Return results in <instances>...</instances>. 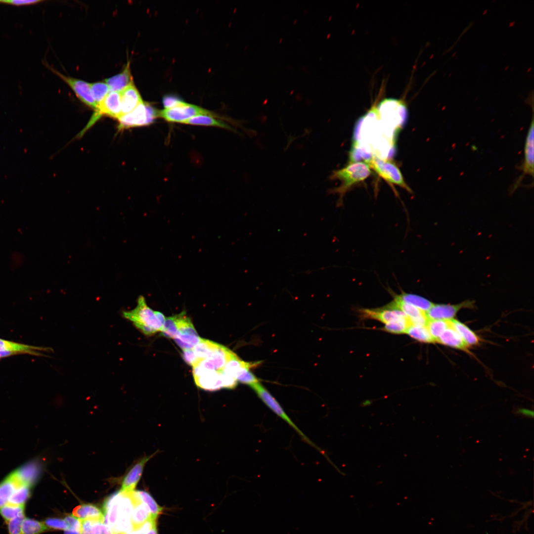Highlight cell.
I'll return each mask as SVG.
<instances>
[{"instance_id": "1", "label": "cell", "mask_w": 534, "mask_h": 534, "mask_svg": "<svg viewBox=\"0 0 534 534\" xmlns=\"http://www.w3.org/2000/svg\"><path fill=\"white\" fill-rule=\"evenodd\" d=\"M122 314L146 336H152L161 330L163 324L156 316L155 311L147 305L143 296L138 298L137 305L134 309L123 311Z\"/></svg>"}, {"instance_id": "2", "label": "cell", "mask_w": 534, "mask_h": 534, "mask_svg": "<svg viewBox=\"0 0 534 534\" xmlns=\"http://www.w3.org/2000/svg\"><path fill=\"white\" fill-rule=\"evenodd\" d=\"M371 174L370 166L367 163L356 162L352 163L345 167L333 172L330 178L339 179L341 181L340 186L330 190L332 193L339 195L338 205H341L342 199L346 192L353 185L362 181Z\"/></svg>"}, {"instance_id": "3", "label": "cell", "mask_w": 534, "mask_h": 534, "mask_svg": "<svg viewBox=\"0 0 534 534\" xmlns=\"http://www.w3.org/2000/svg\"><path fill=\"white\" fill-rule=\"evenodd\" d=\"M159 117V111L148 103L141 102L133 111L118 119L119 130L145 126L153 123Z\"/></svg>"}, {"instance_id": "4", "label": "cell", "mask_w": 534, "mask_h": 534, "mask_svg": "<svg viewBox=\"0 0 534 534\" xmlns=\"http://www.w3.org/2000/svg\"><path fill=\"white\" fill-rule=\"evenodd\" d=\"M250 387L254 391L263 402L274 413L281 418L293 428L304 441L317 448L321 453H322V454L324 455L326 457H327V455L325 454L324 451H322L319 448L316 447V445L312 443V442L295 425L289 416L286 414L279 403L265 387L259 382L254 384Z\"/></svg>"}, {"instance_id": "5", "label": "cell", "mask_w": 534, "mask_h": 534, "mask_svg": "<svg viewBox=\"0 0 534 534\" xmlns=\"http://www.w3.org/2000/svg\"><path fill=\"white\" fill-rule=\"evenodd\" d=\"M367 162L369 166L385 180L411 192V190L404 181L400 171L394 163L376 156L371 158Z\"/></svg>"}, {"instance_id": "6", "label": "cell", "mask_w": 534, "mask_h": 534, "mask_svg": "<svg viewBox=\"0 0 534 534\" xmlns=\"http://www.w3.org/2000/svg\"><path fill=\"white\" fill-rule=\"evenodd\" d=\"M199 115L215 116L210 111L198 106L184 102L176 107L159 111V117L171 123H183L189 119Z\"/></svg>"}, {"instance_id": "7", "label": "cell", "mask_w": 534, "mask_h": 534, "mask_svg": "<svg viewBox=\"0 0 534 534\" xmlns=\"http://www.w3.org/2000/svg\"><path fill=\"white\" fill-rule=\"evenodd\" d=\"M174 339L182 350L193 349L202 339L185 312L178 314V331Z\"/></svg>"}, {"instance_id": "8", "label": "cell", "mask_w": 534, "mask_h": 534, "mask_svg": "<svg viewBox=\"0 0 534 534\" xmlns=\"http://www.w3.org/2000/svg\"><path fill=\"white\" fill-rule=\"evenodd\" d=\"M237 356L228 348L221 345L219 350L212 356L201 361L197 366L193 367V377L210 371H218L223 370L226 364Z\"/></svg>"}, {"instance_id": "9", "label": "cell", "mask_w": 534, "mask_h": 534, "mask_svg": "<svg viewBox=\"0 0 534 534\" xmlns=\"http://www.w3.org/2000/svg\"><path fill=\"white\" fill-rule=\"evenodd\" d=\"M106 115L118 119L121 115L120 92L110 91L98 105L94 114L89 123L88 128L94 124L101 116Z\"/></svg>"}, {"instance_id": "10", "label": "cell", "mask_w": 534, "mask_h": 534, "mask_svg": "<svg viewBox=\"0 0 534 534\" xmlns=\"http://www.w3.org/2000/svg\"><path fill=\"white\" fill-rule=\"evenodd\" d=\"M534 118L533 117L531 125L530 126L527 135L526 136L524 147V159L522 165L519 168L522 172V175L519 177L517 180L512 186L513 192L516 190L520 184L525 176L529 175L532 178L534 177Z\"/></svg>"}, {"instance_id": "11", "label": "cell", "mask_w": 534, "mask_h": 534, "mask_svg": "<svg viewBox=\"0 0 534 534\" xmlns=\"http://www.w3.org/2000/svg\"><path fill=\"white\" fill-rule=\"evenodd\" d=\"M48 66V65H47ZM50 70L63 80L75 93L77 97L88 106L96 110L97 105L90 91L89 83L84 81L66 76L48 66Z\"/></svg>"}, {"instance_id": "12", "label": "cell", "mask_w": 534, "mask_h": 534, "mask_svg": "<svg viewBox=\"0 0 534 534\" xmlns=\"http://www.w3.org/2000/svg\"><path fill=\"white\" fill-rule=\"evenodd\" d=\"M157 452L143 457L130 468L123 479L121 491L129 492L134 490L141 478L145 464Z\"/></svg>"}, {"instance_id": "13", "label": "cell", "mask_w": 534, "mask_h": 534, "mask_svg": "<svg viewBox=\"0 0 534 534\" xmlns=\"http://www.w3.org/2000/svg\"><path fill=\"white\" fill-rule=\"evenodd\" d=\"M472 303L466 301L457 305L434 304L426 315L428 319L451 320L461 309L471 307Z\"/></svg>"}, {"instance_id": "14", "label": "cell", "mask_w": 534, "mask_h": 534, "mask_svg": "<svg viewBox=\"0 0 534 534\" xmlns=\"http://www.w3.org/2000/svg\"><path fill=\"white\" fill-rule=\"evenodd\" d=\"M24 485L32 487L19 476L16 470L13 471L1 481L0 482V508L8 503L16 490Z\"/></svg>"}, {"instance_id": "15", "label": "cell", "mask_w": 534, "mask_h": 534, "mask_svg": "<svg viewBox=\"0 0 534 534\" xmlns=\"http://www.w3.org/2000/svg\"><path fill=\"white\" fill-rule=\"evenodd\" d=\"M131 493L134 504L131 522L134 530L153 518L147 506L142 501L137 491L133 490Z\"/></svg>"}, {"instance_id": "16", "label": "cell", "mask_w": 534, "mask_h": 534, "mask_svg": "<svg viewBox=\"0 0 534 534\" xmlns=\"http://www.w3.org/2000/svg\"><path fill=\"white\" fill-rule=\"evenodd\" d=\"M120 92L121 115L133 111L143 101L141 95L134 83L129 85Z\"/></svg>"}, {"instance_id": "17", "label": "cell", "mask_w": 534, "mask_h": 534, "mask_svg": "<svg viewBox=\"0 0 534 534\" xmlns=\"http://www.w3.org/2000/svg\"><path fill=\"white\" fill-rule=\"evenodd\" d=\"M222 370L206 372L198 376L194 377L196 385L201 389L210 391L224 388Z\"/></svg>"}, {"instance_id": "18", "label": "cell", "mask_w": 534, "mask_h": 534, "mask_svg": "<svg viewBox=\"0 0 534 534\" xmlns=\"http://www.w3.org/2000/svg\"><path fill=\"white\" fill-rule=\"evenodd\" d=\"M363 316L379 320L387 324L397 319L405 317L406 315L399 310L396 309H383L379 310H363Z\"/></svg>"}, {"instance_id": "19", "label": "cell", "mask_w": 534, "mask_h": 534, "mask_svg": "<svg viewBox=\"0 0 534 534\" xmlns=\"http://www.w3.org/2000/svg\"><path fill=\"white\" fill-rule=\"evenodd\" d=\"M110 91L121 92L133 83L130 70V62H128L124 70L118 74L105 80Z\"/></svg>"}, {"instance_id": "20", "label": "cell", "mask_w": 534, "mask_h": 534, "mask_svg": "<svg viewBox=\"0 0 534 534\" xmlns=\"http://www.w3.org/2000/svg\"><path fill=\"white\" fill-rule=\"evenodd\" d=\"M436 342L463 351H466L469 347L459 334L453 328L451 324L439 337Z\"/></svg>"}, {"instance_id": "21", "label": "cell", "mask_w": 534, "mask_h": 534, "mask_svg": "<svg viewBox=\"0 0 534 534\" xmlns=\"http://www.w3.org/2000/svg\"><path fill=\"white\" fill-rule=\"evenodd\" d=\"M72 515L80 519H91L104 523V516L99 508L91 504H83L76 506Z\"/></svg>"}, {"instance_id": "22", "label": "cell", "mask_w": 534, "mask_h": 534, "mask_svg": "<svg viewBox=\"0 0 534 534\" xmlns=\"http://www.w3.org/2000/svg\"><path fill=\"white\" fill-rule=\"evenodd\" d=\"M390 308L396 309L403 312L409 319L426 316V312L416 307L406 303L395 295L394 301L388 306Z\"/></svg>"}, {"instance_id": "23", "label": "cell", "mask_w": 534, "mask_h": 534, "mask_svg": "<svg viewBox=\"0 0 534 534\" xmlns=\"http://www.w3.org/2000/svg\"><path fill=\"white\" fill-rule=\"evenodd\" d=\"M214 116L210 115H199L189 119L182 124L217 127L228 130H233L228 124L222 120L215 118Z\"/></svg>"}, {"instance_id": "24", "label": "cell", "mask_w": 534, "mask_h": 534, "mask_svg": "<svg viewBox=\"0 0 534 534\" xmlns=\"http://www.w3.org/2000/svg\"><path fill=\"white\" fill-rule=\"evenodd\" d=\"M450 322L453 328L459 334L468 347L479 343L480 340L478 336L468 327L455 319H451Z\"/></svg>"}, {"instance_id": "25", "label": "cell", "mask_w": 534, "mask_h": 534, "mask_svg": "<svg viewBox=\"0 0 534 534\" xmlns=\"http://www.w3.org/2000/svg\"><path fill=\"white\" fill-rule=\"evenodd\" d=\"M221 345L213 341L202 339L193 348L196 355L201 361L210 357L220 348Z\"/></svg>"}, {"instance_id": "26", "label": "cell", "mask_w": 534, "mask_h": 534, "mask_svg": "<svg viewBox=\"0 0 534 534\" xmlns=\"http://www.w3.org/2000/svg\"><path fill=\"white\" fill-rule=\"evenodd\" d=\"M47 349L26 345L0 339V351H10L16 354L20 353L39 355L36 350H47Z\"/></svg>"}, {"instance_id": "27", "label": "cell", "mask_w": 534, "mask_h": 534, "mask_svg": "<svg viewBox=\"0 0 534 534\" xmlns=\"http://www.w3.org/2000/svg\"><path fill=\"white\" fill-rule=\"evenodd\" d=\"M397 296L403 301L416 307L425 312L434 305L432 302L428 300L417 295L403 292L400 295H397Z\"/></svg>"}, {"instance_id": "28", "label": "cell", "mask_w": 534, "mask_h": 534, "mask_svg": "<svg viewBox=\"0 0 534 534\" xmlns=\"http://www.w3.org/2000/svg\"><path fill=\"white\" fill-rule=\"evenodd\" d=\"M21 530L23 534H41L49 530L44 522L25 516L22 522Z\"/></svg>"}, {"instance_id": "29", "label": "cell", "mask_w": 534, "mask_h": 534, "mask_svg": "<svg viewBox=\"0 0 534 534\" xmlns=\"http://www.w3.org/2000/svg\"><path fill=\"white\" fill-rule=\"evenodd\" d=\"M451 326L450 320L428 319L426 327L435 342Z\"/></svg>"}, {"instance_id": "30", "label": "cell", "mask_w": 534, "mask_h": 534, "mask_svg": "<svg viewBox=\"0 0 534 534\" xmlns=\"http://www.w3.org/2000/svg\"><path fill=\"white\" fill-rule=\"evenodd\" d=\"M25 505L7 503L0 508V515L5 523L25 515Z\"/></svg>"}, {"instance_id": "31", "label": "cell", "mask_w": 534, "mask_h": 534, "mask_svg": "<svg viewBox=\"0 0 534 534\" xmlns=\"http://www.w3.org/2000/svg\"><path fill=\"white\" fill-rule=\"evenodd\" d=\"M405 333L418 341L428 343H435L426 326L410 325Z\"/></svg>"}, {"instance_id": "32", "label": "cell", "mask_w": 534, "mask_h": 534, "mask_svg": "<svg viewBox=\"0 0 534 534\" xmlns=\"http://www.w3.org/2000/svg\"><path fill=\"white\" fill-rule=\"evenodd\" d=\"M251 367H241L235 370L231 374L237 381L251 386L254 384L259 382V379L250 371Z\"/></svg>"}, {"instance_id": "33", "label": "cell", "mask_w": 534, "mask_h": 534, "mask_svg": "<svg viewBox=\"0 0 534 534\" xmlns=\"http://www.w3.org/2000/svg\"><path fill=\"white\" fill-rule=\"evenodd\" d=\"M89 86L91 95L98 107L110 91L109 88L105 82H103L89 83Z\"/></svg>"}, {"instance_id": "34", "label": "cell", "mask_w": 534, "mask_h": 534, "mask_svg": "<svg viewBox=\"0 0 534 534\" xmlns=\"http://www.w3.org/2000/svg\"><path fill=\"white\" fill-rule=\"evenodd\" d=\"M410 326V323L409 318L406 316L386 324L384 330L390 333L400 334L405 333Z\"/></svg>"}, {"instance_id": "35", "label": "cell", "mask_w": 534, "mask_h": 534, "mask_svg": "<svg viewBox=\"0 0 534 534\" xmlns=\"http://www.w3.org/2000/svg\"><path fill=\"white\" fill-rule=\"evenodd\" d=\"M178 331V314L167 317L162 326L161 334L167 338L174 339Z\"/></svg>"}, {"instance_id": "36", "label": "cell", "mask_w": 534, "mask_h": 534, "mask_svg": "<svg viewBox=\"0 0 534 534\" xmlns=\"http://www.w3.org/2000/svg\"><path fill=\"white\" fill-rule=\"evenodd\" d=\"M137 492L142 501L149 509L152 517L157 519L158 515L161 513L162 508L157 504L153 498L147 492L143 490H138Z\"/></svg>"}, {"instance_id": "37", "label": "cell", "mask_w": 534, "mask_h": 534, "mask_svg": "<svg viewBox=\"0 0 534 534\" xmlns=\"http://www.w3.org/2000/svg\"><path fill=\"white\" fill-rule=\"evenodd\" d=\"M44 524L49 530H66L68 529L67 525L64 520L59 518H48L44 521Z\"/></svg>"}, {"instance_id": "38", "label": "cell", "mask_w": 534, "mask_h": 534, "mask_svg": "<svg viewBox=\"0 0 534 534\" xmlns=\"http://www.w3.org/2000/svg\"><path fill=\"white\" fill-rule=\"evenodd\" d=\"M25 515L19 516L6 523L7 526L8 534H23L21 524Z\"/></svg>"}, {"instance_id": "39", "label": "cell", "mask_w": 534, "mask_h": 534, "mask_svg": "<svg viewBox=\"0 0 534 534\" xmlns=\"http://www.w3.org/2000/svg\"><path fill=\"white\" fill-rule=\"evenodd\" d=\"M182 357L188 364L193 367L197 366L201 361L193 349L183 350Z\"/></svg>"}, {"instance_id": "40", "label": "cell", "mask_w": 534, "mask_h": 534, "mask_svg": "<svg viewBox=\"0 0 534 534\" xmlns=\"http://www.w3.org/2000/svg\"><path fill=\"white\" fill-rule=\"evenodd\" d=\"M162 102L165 109H168L182 104L185 102L176 96L167 95L163 97Z\"/></svg>"}, {"instance_id": "41", "label": "cell", "mask_w": 534, "mask_h": 534, "mask_svg": "<svg viewBox=\"0 0 534 534\" xmlns=\"http://www.w3.org/2000/svg\"><path fill=\"white\" fill-rule=\"evenodd\" d=\"M64 520L67 525L68 529L81 532V522L80 519L73 515H68L65 517Z\"/></svg>"}, {"instance_id": "42", "label": "cell", "mask_w": 534, "mask_h": 534, "mask_svg": "<svg viewBox=\"0 0 534 534\" xmlns=\"http://www.w3.org/2000/svg\"><path fill=\"white\" fill-rule=\"evenodd\" d=\"M43 1L41 0H0V3L8 4L15 6H23L34 4Z\"/></svg>"}, {"instance_id": "43", "label": "cell", "mask_w": 534, "mask_h": 534, "mask_svg": "<svg viewBox=\"0 0 534 534\" xmlns=\"http://www.w3.org/2000/svg\"><path fill=\"white\" fill-rule=\"evenodd\" d=\"M515 412L518 414L526 417L533 418L534 411L527 408H518Z\"/></svg>"}, {"instance_id": "44", "label": "cell", "mask_w": 534, "mask_h": 534, "mask_svg": "<svg viewBox=\"0 0 534 534\" xmlns=\"http://www.w3.org/2000/svg\"><path fill=\"white\" fill-rule=\"evenodd\" d=\"M147 533V530L142 525H141L137 529L124 534H146Z\"/></svg>"}, {"instance_id": "45", "label": "cell", "mask_w": 534, "mask_h": 534, "mask_svg": "<svg viewBox=\"0 0 534 534\" xmlns=\"http://www.w3.org/2000/svg\"><path fill=\"white\" fill-rule=\"evenodd\" d=\"M155 313L156 316L157 317L158 319L159 320V321L161 322V323L163 325V324H164V323L165 322V319H166L165 317V316L164 315V314L162 313H161V312H157V311H155Z\"/></svg>"}, {"instance_id": "46", "label": "cell", "mask_w": 534, "mask_h": 534, "mask_svg": "<svg viewBox=\"0 0 534 534\" xmlns=\"http://www.w3.org/2000/svg\"><path fill=\"white\" fill-rule=\"evenodd\" d=\"M14 354H17L10 351H0V358L10 356Z\"/></svg>"}, {"instance_id": "47", "label": "cell", "mask_w": 534, "mask_h": 534, "mask_svg": "<svg viewBox=\"0 0 534 534\" xmlns=\"http://www.w3.org/2000/svg\"><path fill=\"white\" fill-rule=\"evenodd\" d=\"M64 534H81V532L67 529L64 531Z\"/></svg>"}, {"instance_id": "48", "label": "cell", "mask_w": 534, "mask_h": 534, "mask_svg": "<svg viewBox=\"0 0 534 534\" xmlns=\"http://www.w3.org/2000/svg\"><path fill=\"white\" fill-rule=\"evenodd\" d=\"M146 534H158L156 526L152 528Z\"/></svg>"}, {"instance_id": "49", "label": "cell", "mask_w": 534, "mask_h": 534, "mask_svg": "<svg viewBox=\"0 0 534 534\" xmlns=\"http://www.w3.org/2000/svg\"><path fill=\"white\" fill-rule=\"evenodd\" d=\"M81 534H94L92 532L82 533Z\"/></svg>"}]
</instances>
